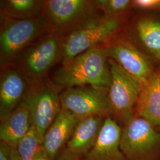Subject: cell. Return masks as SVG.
Instances as JSON below:
<instances>
[{
  "label": "cell",
  "mask_w": 160,
  "mask_h": 160,
  "mask_svg": "<svg viewBox=\"0 0 160 160\" xmlns=\"http://www.w3.org/2000/svg\"><path fill=\"white\" fill-rule=\"evenodd\" d=\"M104 46L109 58L113 59L143 85L154 74L148 58L126 35L120 33Z\"/></svg>",
  "instance_id": "cell-10"
},
{
  "label": "cell",
  "mask_w": 160,
  "mask_h": 160,
  "mask_svg": "<svg viewBox=\"0 0 160 160\" xmlns=\"http://www.w3.org/2000/svg\"><path fill=\"white\" fill-rule=\"evenodd\" d=\"M105 119L92 116L80 120L66 148L79 157L87 154L96 143Z\"/></svg>",
  "instance_id": "cell-15"
},
{
  "label": "cell",
  "mask_w": 160,
  "mask_h": 160,
  "mask_svg": "<svg viewBox=\"0 0 160 160\" xmlns=\"http://www.w3.org/2000/svg\"><path fill=\"white\" fill-rule=\"evenodd\" d=\"M33 160H51L46 154L45 151L39 147L34 154Z\"/></svg>",
  "instance_id": "cell-24"
},
{
  "label": "cell",
  "mask_w": 160,
  "mask_h": 160,
  "mask_svg": "<svg viewBox=\"0 0 160 160\" xmlns=\"http://www.w3.org/2000/svg\"><path fill=\"white\" fill-rule=\"evenodd\" d=\"M48 32V26L42 16L28 20H14L1 16V69L14 66L30 46Z\"/></svg>",
  "instance_id": "cell-3"
},
{
  "label": "cell",
  "mask_w": 160,
  "mask_h": 160,
  "mask_svg": "<svg viewBox=\"0 0 160 160\" xmlns=\"http://www.w3.org/2000/svg\"><path fill=\"white\" fill-rule=\"evenodd\" d=\"M102 12L95 1L48 0L42 16L49 32L61 37L68 34Z\"/></svg>",
  "instance_id": "cell-4"
},
{
  "label": "cell",
  "mask_w": 160,
  "mask_h": 160,
  "mask_svg": "<svg viewBox=\"0 0 160 160\" xmlns=\"http://www.w3.org/2000/svg\"><path fill=\"white\" fill-rule=\"evenodd\" d=\"M120 148L128 160H160V132L135 116L122 128Z\"/></svg>",
  "instance_id": "cell-8"
},
{
  "label": "cell",
  "mask_w": 160,
  "mask_h": 160,
  "mask_svg": "<svg viewBox=\"0 0 160 160\" xmlns=\"http://www.w3.org/2000/svg\"><path fill=\"white\" fill-rule=\"evenodd\" d=\"M50 81L59 92L84 86L109 91L112 75L104 46L92 48L63 62Z\"/></svg>",
  "instance_id": "cell-1"
},
{
  "label": "cell",
  "mask_w": 160,
  "mask_h": 160,
  "mask_svg": "<svg viewBox=\"0 0 160 160\" xmlns=\"http://www.w3.org/2000/svg\"><path fill=\"white\" fill-rule=\"evenodd\" d=\"M108 92L92 86L77 87L59 93L62 108L79 120L92 116L110 117Z\"/></svg>",
  "instance_id": "cell-9"
},
{
  "label": "cell",
  "mask_w": 160,
  "mask_h": 160,
  "mask_svg": "<svg viewBox=\"0 0 160 160\" xmlns=\"http://www.w3.org/2000/svg\"><path fill=\"white\" fill-rule=\"evenodd\" d=\"M40 146V140L34 126L32 125L29 132L17 146L21 160H33L34 154Z\"/></svg>",
  "instance_id": "cell-19"
},
{
  "label": "cell",
  "mask_w": 160,
  "mask_h": 160,
  "mask_svg": "<svg viewBox=\"0 0 160 160\" xmlns=\"http://www.w3.org/2000/svg\"><path fill=\"white\" fill-rule=\"evenodd\" d=\"M134 32L149 54L160 62V19L142 17L135 24Z\"/></svg>",
  "instance_id": "cell-17"
},
{
  "label": "cell",
  "mask_w": 160,
  "mask_h": 160,
  "mask_svg": "<svg viewBox=\"0 0 160 160\" xmlns=\"http://www.w3.org/2000/svg\"><path fill=\"white\" fill-rule=\"evenodd\" d=\"M132 7L140 10H160V0L132 1Z\"/></svg>",
  "instance_id": "cell-21"
},
{
  "label": "cell",
  "mask_w": 160,
  "mask_h": 160,
  "mask_svg": "<svg viewBox=\"0 0 160 160\" xmlns=\"http://www.w3.org/2000/svg\"><path fill=\"white\" fill-rule=\"evenodd\" d=\"M99 9L109 16H123L132 8L130 0H96Z\"/></svg>",
  "instance_id": "cell-20"
},
{
  "label": "cell",
  "mask_w": 160,
  "mask_h": 160,
  "mask_svg": "<svg viewBox=\"0 0 160 160\" xmlns=\"http://www.w3.org/2000/svg\"><path fill=\"white\" fill-rule=\"evenodd\" d=\"M55 160H81V157L72 154L65 147L58 154Z\"/></svg>",
  "instance_id": "cell-23"
},
{
  "label": "cell",
  "mask_w": 160,
  "mask_h": 160,
  "mask_svg": "<svg viewBox=\"0 0 160 160\" xmlns=\"http://www.w3.org/2000/svg\"><path fill=\"white\" fill-rule=\"evenodd\" d=\"M80 120L68 111L62 109L46 132L40 145L47 156L55 160L65 148Z\"/></svg>",
  "instance_id": "cell-12"
},
{
  "label": "cell",
  "mask_w": 160,
  "mask_h": 160,
  "mask_svg": "<svg viewBox=\"0 0 160 160\" xmlns=\"http://www.w3.org/2000/svg\"><path fill=\"white\" fill-rule=\"evenodd\" d=\"M121 132L111 117L106 118L96 143L81 160H128L120 149Z\"/></svg>",
  "instance_id": "cell-13"
},
{
  "label": "cell",
  "mask_w": 160,
  "mask_h": 160,
  "mask_svg": "<svg viewBox=\"0 0 160 160\" xmlns=\"http://www.w3.org/2000/svg\"><path fill=\"white\" fill-rule=\"evenodd\" d=\"M135 116L160 128V72H155L143 85L138 100Z\"/></svg>",
  "instance_id": "cell-16"
},
{
  "label": "cell",
  "mask_w": 160,
  "mask_h": 160,
  "mask_svg": "<svg viewBox=\"0 0 160 160\" xmlns=\"http://www.w3.org/2000/svg\"><path fill=\"white\" fill-rule=\"evenodd\" d=\"M45 1H1V16L14 20H28L40 17Z\"/></svg>",
  "instance_id": "cell-18"
},
{
  "label": "cell",
  "mask_w": 160,
  "mask_h": 160,
  "mask_svg": "<svg viewBox=\"0 0 160 160\" xmlns=\"http://www.w3.org/2000/svg\"><path fill=\"white\" fill-rule=\"evenodd\" d=\"M112 81L108 92L110 117L122 128L135 116V108L143 84L109 58Z\"/></svg>",
  "instance_id": "cell-5"
},
{
  "label": "cell",
  "mask_w": 160,
  "mask_h": 160,
  "mask_svg": "<svg viewBox=\"0 0 160 160\" xmlns=\"http://www.w3.org/2000/svg\"><path fill=\"white\" fill-rule=\"evenodd\" d=\"M28 82L23 101L29 106L32 123L41 145L46 132L62 110L59 91L47 78Z\"/></svg>",
  "instance_id": "cell-6"
},
{
  "label": "cell",
  "mask_w": 160,
  "mask_h": 160,
  "mask_svg": "<svg viewBox=\"0 0 160 160\" xmlns=\"http://www.w3.org/2000/svg\"><path fill=\"white\" fill-rule=\"evenodd\" d=\"M62 60V38L48 32L37 40L14 64L28 82L45 78L49 70Z\"/></svg>",
  "instance_id": "cell-7"
},
{
  "label": "cell",
  "mask_w": 160,
  "mask_h": 160,
  "mask_svg": "<svg viewBox=\"0 0 160 160\" xmlns=\"http://www.w3.org/2000/svg\"><path fill=\"white\" fill-rule=\"evenodd\" d=\"M32 125L28 105L22 101L5 119L1 120L0 140L17 148Z\"/></svg>",
  "instance_id": "cell-14"
},
{
  "label": "cell",
  "mask_w": 160,
  "mask_h": 160,
  "mask_svg": "<svg viewBox=\"0 0 160 160\" xmlns=\"http://www.w3.org/2000/svg\"><path fill=\"white\" fill-rule=\"evenodd\" d=\"M125 17L101 14L61 37L62 62L92 48L108 43L120 34L125 23Z\"/></svg>",
  "instance_id": "cell-2"
},
{
  "label": "cell",
  "mask_w": 160,
  "mask_h": 160,
  "mask_svg": "<svg viewBox=\"0 0 160 160\" xmlns=\"http://www.w3.org/2000/svg\"><path fill=\"white\" fill-rule=\"evenodd\" d=\"M12 147L6 142L0 141V160H9Z\"/></svg>",
  "instance_id": "cell-22"
},
{
  "label": "cell",
  "mask_w": 160,
  "mask_h": 160,
  "mask_svg": "<svg viewBox=\"0 0 160 160\" xmlns=\"http://www.w3.org/2000/svg\"><path fill=\"white\" fill-rule=\"evenodd\" d=\"M9 160H21L20 157L18 152L17 148H12V152Z\"/></svg>",
  "instance_id": "cell-25"
},
{
  "label": "cell",
  "mask_w": 160,
  "mask_h": 160,
  "mask_svg": "<svg viewBox=\"0 0 160 160\" xmlns=\"http://www.w3.org/2000/svg\"><path fill=\"white\" fill-rule=\"evenodd\" d=\"M28 87V81L18 69L13 66L3 68L0 79L1 120L5 119L23 101Z\"/></svg>",
  "instance_id": "cell-11"
}]
</instances>
